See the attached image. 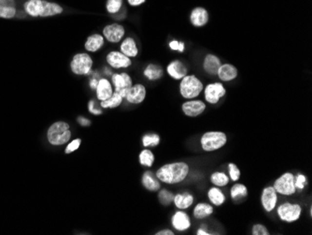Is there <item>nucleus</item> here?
Wrapping results in <instances>:
<instances>
[{
    "mask_svg": "<svg viewBox=\"0 0 312 235\" xmlns=\"http://www.w3.org/2000/svg\"><path fill=\"white\" fill-rule=\"evenodd\" d=\"M196 235H212L209 231H207L205 228L201 227L197 231H196Z\"/></svg>",
    "mask_w": 312,
    "mask_h": 235,
    "instance_id": "45",
    "label": "nucleus"
},
{
    "mask_svg": "<svg viewBox=\"0 0 312 235\" xmlns=\"http://www.w3.org/2000/svg\"><path fill=\"white\" fill-rule=\"evenodd\" d=\"M278 195L279 194L277 193V191H275V189L272 186L266 187L262 191L261 196H260V201H261V204H262L264 210L267 213H271L277 207L278 201H279Z\"/></svg>",
    "mask_w": 312,
    "mask_h": 235,
    "instance_id": "11",
    "label": "nucleus"
},
{
    "mask_svg": "<svg viewBox=\"0 0 312 235\" xmlns=\"http://www.w3.org/2000/svg\"><path fill=\"white\" fill-rule=\"evenodd\" d=\"M155 162V155L152 151L144 149L139 154V163L145 167H152Z\"/></svg>",
    "mask_w": 312,
    "mask_h": 235,
    "instance_id": "33",
    "label": "nucleus"
},
{
    "mask_svg": "<svg viewBox=\"0 0 312 235\" xmlns=\"http://www.w3.org/2000/svg\"><path fill=\"white\" fill-rule=\"evenodd\" d=\"M114 92V89L112 88V84L106 78H101L98 81V86L96 88V94L98 100L100 101H106L110 99Z\"/></svg>",
    "mask_w": 312,
    "mask_h": 235,
    "instance_id": "21",
    "label": "nucleus"
},
{
    "mask_svg": "<svg viewBox=\"0 0 312 235\" xmlns=\"http://www.w3.org/2000/svg\"><path fill=\"white\" fill-rule=\"evenodd\" d=\"M23 10L34 18L53 17L64 12V8L60 4L49 0H26L23 3Z\"/></svg>",
    "mask_w": 312,
    "mask_h": 235,
    "instance_id": "2",
    "label": "nucleus"
},
{
    "mask_svg": "<svg viewBox=\"0 0 312 235\" xmlns=\"http://www.w3.org/2000/svg\"><path fill=\"white\" fill-rule=\"evenodd\" d=\"M98 81L97 80V79H93L92 81H91V87L93 88V89H96L97 88V86H98Z\"/></svg>",
    "mask_w": 312,
    "mask_h": 235,
    "instance_id": "47",
    "label": "nucleus"
},
{
    "mask_svg": "<svg viewBox=\"0 0 312 235\" xmlns=\"http://www.w3.org/2000/svg\"><path fill=\"white\" fill-rule=\"evenodd\" d=\"M171 224L176 231L182 233L189 230L192 226V221L188 214L179 210L172 215Z\"/></svg>",
    "mask_w": 312,
    "mask_h": 235,
    "instance_id": "18",
    "label": "nucleus"
},
{
    "mask_svg": "<svg viewBox=\"0 0 312 235\" xmlns=\"http://www.w3.org/2000/svg\"><path fill=\"white\" fill-rule=\"evenodd\" d=\"M143 75L149 81H157L163 77L164 69L156 64H149L143 71Z\"/></svg>",
    "mask_w": 312,
    "mask_h": 235,
    "instance_id": "28",
    "label": "nucleus"
},
{
    "mask_svg": "<svg viewBox=\"0 0 312 235\" xmlns=\"http://www.w3.org/2000/svg\"><path fill=\"white\" fill-rule=\"evenodd\" d=\"M294 186L296 191H304L305 188L308 186L307 176L303 173H298L296 176H294Z\"/></svg>",
    "mask_w": 312,
    "mask_h": 235,
    "instance_id": "38",
    "label": "nucleus"
},
{
    "mask_svg": "<svg viewBox=\"0 0 312 235\" xmlns=\"http://www.w3.org/2000/svg\"><path fill=\"white\" fill-rule=\"evenodd\" d=\"M216 76L223 83H229L237 78L238 70L234 65L230 63H224L219 67Z\"/></svg>",
    "mask_w": 312,
    "mask_h": 235,
    "instance_id": "20",
    "label": "nucleus"
},
{
    "mask_svg": "<svg viewBox=\"0 0 312 235\" xmlns=\"http://www.w3.org/2000/svg\"><path fill=\"white\" fill-rule=\"evenodd\" d=\"M123 0H107L106 10L110 14H117L122 10Z\"/></svg>",
    "mask_w": 312,
    "mask_h": 235,
    "instance_id": "34",
    "label": "nucleus"
},
{
    "mask_svg": "<svg viewBox=\"0 0 312 235\" xmlns=\"http://www.w3.org/2000/svg\"><path fill=\"white\" fill-rule=\"evenodd\" d=\"M207 105L201 100H186L181 105V111L188 117H197L206 111Z\"/></svg>",
    "mask_w": 312,
    "mask_h": 235,
    "instance_id": "14",
    "label": "nucleus"
},
{
    "mask_svg": "<svg viewBox=\"0 0 312 235\" xmlns=\"http://www.w3.org/2000/svg\"><path fill=\"white\" fill-rule=\"evenodd\" d=\"M227 144V135L223 131H208L201 136V149L207 153L220 150Z\"/></svg>",
    "mask_w": 312,
    "mask_h": 235,
    "instance_id": "4",
    "label": "nucleus"
},
{
    "mask_svg": "<svg viewBox=\"0 0 312 235\" xmlns=\"http://www.w3.org/2000/svg\"><path fill=\"white\" fill-rule=\"evenodd\" d=\"M210 21V13L204 7H195L190 13V22L195 27H203Z\"/></svg>",
    "mask_w": 312,
    "mask_h": 235,
    "instance_id": "15",
    "label": "nucleus"
},
{
    "mask_svg": "<svg viewBox=\"0 0 312 235\" xmlns=\"http://www.w3.org/2000/svg\"><path fill=\"white\" fill-rule=\"evenodd\" d=\"M222 60L220 59L219 56L213 54H207L204 59H203V64L202 67L203 70L210 76H216L217 71L219 67L222 65Z\"/></svg>",
    "mask_w": 312,
    "mask_h": 235,
    "instance_id": "19",
    "label": "nucleus"
},
{
    "mask_svg": "<svg viewBox=\"0 0 312 235\" xmlns=\"http://www.w3.org/2000/svg\"><path fill=\"white\" fill-rule=\"evenodd\" d=\"M120 52L130 58L136 57L138 55V48L134 38L126 37L123 39L122 43L120 45Z\"/></svg>",
    "mask_w": 312,
    "mask_h": 235,
    "instance_id": "25",
    "label": "nucleus"
},
{
    "mask_svg": "<svg viewBox=\"0 0 312 235\" xmlns=\"http://www.w3.org/2000/svg\"><path fill=\"white\" fill-rule=\"evenodd\" d=\"M205 101L211 105H216L225 97L226 88L222 82H214L208 84L203 89Z\"/></svg>",
    "mask_w": 312,
    "mask_h": 235,
    "instance_id": "9",
    "label": "nucleus"
},
{
    "mask_svg": "<svg viewBox=\"0 0 312 235\" xmlns=\"http://www.w3.org/2000/svg\"><path fill=\"white\" fill-rule=\"evenodd\" d=\"M160 144V137L158 134H146L142 138V145L144 147H156Z\"/></svg>",
    "mask_w": 312,
    "mask_h": 235,
    "instance_id": "35",
    "label": "nucleus"
},
{
    "mask_svg": "<svg viewBox=\"0 0 312 235\" xmlns=\"http://www.w3.org/2000/svg\"><path fill=\"white\" fill-rule=\"evenodd\" d=\"M17 14L16 0H0V18L12 19Z\"/></svg>",
    "mask_w": 312,
    "mask_h": 235,
    "instance_id": "22",
    "label": "nucleus"
},
{
    "mask_svg": "<svg viewBox=\"0 0 312 235\" xmlns=\"http://www.w3.org/2000/svg\"><path fill=\"white\" fill-rule=\"evenodd\" d=\"M208 199L214 206H222L226 201V197L223 191L218 187H212L208 191Z\"/></svg>",
    "mask_w": 312,
    "mask_h": 235,
    "instance_id": "27",
    "label": "nucleus"
},
{
    "mask_svg": "<svg viewBox=\"0 0 312 235\" xmlns=\"http://www.w3.org/2000/svg\"><path fill=\"white\" fill-rule=\"evenodd\" d=\"M48 141L53 146H62L70 140L71 132L66 122H56L52 125L47 133Z\"/></svg>",
    "mask_w": 312,
    "mask_h": 235,
    "instance_id": "5",
    "label": "nucleus"
},
{
    "mask_svg": "<svg viewBox=\"0 0 312 235\" xmlns=\"http://www.w3.org/2000/svg\"><path fill=\"white\" fill-rule=\"evenodd\" d=\"M272 187L278 194L282 196H292L296 193V189L294 186V175L290 171L282 173L279 178L274 181Z\"/></svg>",
    "mask_w": 312,
    "mask_h": 235,
    "instance_id": "7",
    "label": "nucleus"
},
{
    "mask_svg": "<svg viewBox=\"0 0 312 235\" xmlns=\"http://www.w3.org/2000/svg\"><path fill=\"white\" fill-rule=\"evenodd\" d=\"M79 145H80V140H79V139L72 141V142L67 146V148H66V153L69 154V153H71V152H74L75 150H77L78 147H79Z\"/></svg>",
    "mask_w": 312,
    "mask_h": 235,
    "instance_id": "41",
    "label": "nucleus"
},
{
    "mask_svg": "<svg viewBox=\"0 0 312 235\" xmlns=\"http://www.w3.org/2000/svg\"><path fill=\"white\" fill-rule=\"evenodd\" d=\"M142 185L146 190L150 191H157L160 190L161 185L159 181H157L156 177L153 175V172L146 171L142 176Z\"/></svg>",
    "mask_w": 312,
    "mask_h": 235,
    "instance_id": "31",
    "label": "nucleus"
},
{
    "mask_svg": "<svg viewBox=\"0 0 312 235\" xmlns=\"http://www.w3.org/2000/svg\"><path fill=\"white\" fill-rule=\"evenodd\" d=\"M167 72L171 78L180 81L188 74V67L181 60L175 59L167 65Z\"/></svg>",
    "mask_w": 312,
    "mask_h": 235,
    "instance_id": "17",
    "label": "nucleus"
},
{
    "mask_svg": "<svg viewBox=\"0 0 312 235\" xmlns=\"http://www.w3.org/2000/svg\"><path fill=\"white\" fill-rule=\"evenodd\" d=\"M252 235H269L268 228L264 224L257 223L252 227Z\"/></svg>",
    "mask_w": 312,
    "mask_h": 235,
    "instance_id": "39",
    "label": "nucleus"
},
{
    "mask_svg": "<svg viewBox=\"0 0 312 235\" xmlns=\"http://www.w3.org/2000/svg\"><path fill=\"white\" fill-rule=\"evenodd\" d=\"M78 122L80 124L81 126H84V127H86V126H89L90 121L88 119H86V118H84V117H78Z\"/></svg>",
    "mask_w": 312,
    "mask_h": 235,
    "instance_id": "46",
    "label": "nucleus"
},
{
    "mask_svg": "<svg viewBox=\"0 0 312 235\" xmlns=\"http://www.w3.org/2000/svg\"><path fill=\"white\" fill-rule=\"evenodd\" d=\"M195 198L189 192L178 193L174 195L173 203L178 208V210H186L194 204Z\"/></svg>",
    "mask_w": 312,
    "mask_h": 235,
    "instance_id": "24",
    "label": "nucleus"
},
{
    "mask_svg": "<svg viewBox=\"0 0 312 235\" xmlns=\"http://www.w3.org/2000/svg\"><path fill=\"white\" fill-rule=\"evenodd\" d=\"M169 48L172 51H178L179 53H183L185 51V44L183 42H178L174 40L169 43Z\"/></svg>",
    "mask_w": 312,
    "mask_h": 235,
    "instance_id": "40",
    "label": "nucleus"
},
{
    "mask_svg": "<svg viewBox=\"0 0 312 235\" xmlns=\"http://www.w3.org/2000/svg\"><path fill=\"white\" fill-rule=\"evenodd\" d=\"M106 61L110 67L115 69L127 68L132 65L130 57L123 55L120 51H112L106 56Z\"/></svg>",
    "mask_w": 312,
    "mask_h": 235,
    "instance_id": "13",
    "label": "nucleus"
},
{
    "mask_svg": "<svg viewBox=\"0 0 312 235\" xmlns=\"http://www.w3.org/2000/svg\"><path fill=\"white\" fill-rule=\"evenodd\" d=\"M103 37L111 43H118L123 41V37L125 35V28L123 24L113 22L107 24L103 28Z\"/></svg>",
    "mask_w": 312,
    "mask_h": 235,
    "instance_id": "12",
    "label": "nucleus"
},
{
    "mask_svg": "<svg viewBox=\"0 0 312 235\" xmlns=\"http://www.w3.org/2000/svg\"><path fill=\"white\" fill-rule=\"evenodd\" d=\"M158 199H159V202H161L163 205L167 206L173 202L174 194L167 190H163L159 192Z\"/></svg>",
    "mask_w": 312,
    "mask_h": 235,
    "instance_id": "36",
    "label": "nucleus"
},
{
    "mask_svg": "<svg viewBox=\"0 0 312 235\" xmlns=\"http://www.w3.org/2000/svg\"><path fill=\"white\" fill-rule=\"evenodd\" d=\"M210 181L214 187H218V188H224L226 187L229 182L230 178L229 176L223 172V171H214L211 174Z\"/></svg>",
    "mask_w": 312,
    "mask_h": 235,
    "instance_id": "30",
    "label": "nucleus"
},
{
    "mask_svg": "<svg viewBox=\"0 0 312 235\" xmlns=\"http://www.w3.org/2000/svg\"><path fill=\"white\" fill-rule=\"evenodd\" d=\"M213 212L214 208L212 204L208 202H198L193 210V215L196 220H203L211 216Z\"/></svg>",
    "mask_w": 312,
    "mask_h": 235,
    "instance_id": "23",
    "label": "nucleus"
},
{
    "mask_svg": "<svg viewBox=\"0 0 312 235\" xmlns=\"http://www.w3.org/2000/svg\"><path fill=\"white\" fill-rule=\"evenodd\" d=\"M89 111L93 114H101L102 113V111H101L100 109L96 107V104H95V101H91L89 102Z\"/></svg>",
    "mask_w": 312,
    "mask_h": 235,
    "instance_id": "42",
    "label": "nucleus"
},
{
    "mask_svg": "<svg viewBox=\"0 0 312 235\" xmlns=\"http://www.w3.org/2000/svg\"><path fill=\"white\" fill-rule=\"evenodd\" d=\"M124 100L123 97L116 93V92H113L112 97L106 101H101L100 106L102 108H105V109H114V108H117L119 107Z\"/></svg>",
    "mask_w": 312,
    "mask_h": 235,
    "instance_id": "32",
    "label": "nucleus"
},
{
    "mask_svg": "<svg viewBox=\"0 0 312 235\" xmlns=\"http://www.w3.org/2000/svg\"><path fill=\"white\" fill-rule=\"evenodd\" d=\"M112 85L114 86V92L120 94L123 99L127 91L133 85V80L126 72L113 73L112 75Z\"/></svg>",
    "mask_w": 312,
    "mask_h": 235,
    "instance_id": "10",
    "label": "nucleus"
},
{
    "mask_svg": "<svg viewBox=\"0 0 312 235\" xmlns=\"http://www.w3.org/2000/svg\"><path fill=\"white\" fill-rule=\"evenodd\" d=\"M156 235H174V232L173 231H171V230H168V229H166V230H162V231H159V232H157L156 234Z\"/></svg>",
    "mask_w": 312,
    "mask_h": 235,
    "instance_id": "44",
    "label": "nucleus"
},
{
    "mask_svg": "<svg viewBox=\"0 0 312 235\" xmlns=\"http://www.w3.org/2000/svg\"><path fill=\"white\" fill-rule=\"evenodd\" d=\"M126 1L131 7H139L143 5L147 0H126Z\"/></svg>",
    "mask_w": 312,
    "mask_h": 235,
    "instance_id": "43",
    "label": "nucleus"
},
{
    "mask_svg": "<svg viewBox=\"0 0 312 235\" xmlns=\"http://www.w3.org/2000/svg\"><path fill=\"white\" fill-rule=\"evenodd\" d=\"M248 189L245 185L240 183H235L230 189V197L234 202H239L246 199L248 196Z\"/></svg>",
    "mask_w": 312,
    "mask_h": 235,
    "instance_id": "29",
    "label": "nucleus"
},
{
    "mask_svg": "<svg viewBox=\"0 0 312 235\" xmlns=\"http://www.w3.org/2000/svg\"><path fill=\"white\" fill-rule=\"evenodd\" d=\"M302 206L298 202H285L279 204L277 208V214L279 219L286 223H293L302 215Z\"/></svg>",
    "mask_w": 312,
    "mask_h": 235,
    "instance_id": "6",
    "label": "nucleus"
},
{
    "mask_svg": "<svg viewBox=\"0 0 312 235\" xmlns=\"http://www.w3.org/2000/svg\"><path fill=\"white\" fill-rule=\"evenodd\" d=\"M93 67V59L86 53H79L73 56L70 68L76 75H88Z\"/></svg>",
    "mask_w": 312,
    "mask_h": 235,
    "instance_id": "8",
    "label": "nucleus"
},
{
    "mask_svg": "<svg viewBox=\"0 0 312 235\" xmlns=\"http://www.w3.org/2000/svg\"><path fill=\"white\" fill-rule=\"evenodd\" d=\"M146 94L145 86L142 84H136L127 91L124 100L131 104H140L145 100Z\"/></svg>",
    "mask_w": 312,
    "mask_h": 235,
    "instance_id": "16",
    "label": "nucleus"
},
{
    "mask_svg": "<svg viewBox=\"0 0 312 235\" xmlns=\"http://www.w3.org/2000/svg\"><path fill=\"white\" fill-rule=\"evenodd\" d=\"M228 173H229L228 176L232 182H236L240 179V176H241L240 170L234 163H232V162L228 163Z\"/></svg>",
    "mask_w": 312,
    "mask_h": 235,
    "instance_id": "37",
    "label": "nucleus"
},
{
    "mask_svg": "<svg viewBox=\"0 0 312 235\" xmlns=\"http://www.w3.org/2000/svg\"><path fill=\"white\" fill-rule=\"evenodd\" d=\"M204 89V85L200 79L195 74H187L180 80L178 91L180 96L185 100H194L200 96Z\"/></svg>",
    "mask_w": 312,
    "mask_h": 235,
    "instance_id": "3",
    "label": "nucleus"
},
{
    "mask_svg": "<svg viewBox=\"0 0 312 235\" xmlns=\"http://www.w3.org/2000/svg\"><path fill=\"white\" fill-rule=\"evenodd\" d=\"M104 43H105V39L103 35L93 34L87 38V41L84 44V48L87 52L96 53L100 50L101 48L104 46Z\"/></svg>",
    "mask_w": 312,
    "mask_h": 235,
    "instance_id": "26",
    "label": "nucleus"
},
{
    "mask_svg": "<svg viewBox=\"0 0 312 235\" xmlns=\"http://www.w3.org/2000/svg\"><path fill=\"white\" fill-rule=\"evenodd\" d=\"M190 166L183 161L172 162L158 169L156 175L157 179L168 185H176L183 182L189 175Z\"/></svg>",
    "mask_w": 312,
    "mask_h": 235,
    "instance_id": "1",
    "label": "nucleus"
}]
</instances>
